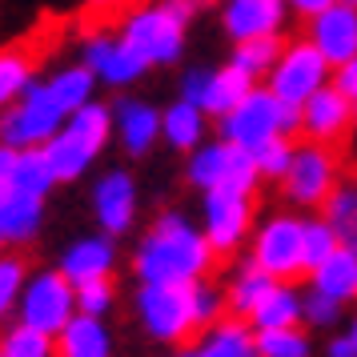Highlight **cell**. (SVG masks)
<instances>
[{
    "instance_id": "1",
    "label": "cell",
    "mask_w": 357,
    "mask_h": 357,
    "mask_svg": "<svg viewBox=\"0 0 357 357\" xmlns=\"http://www.w3.org/2000/svg\"><path fill=\"white\" fill-rule=\"evenodd\" d=\"M217 265L201 225L181 209H165L153 217L145 237L132 249V273L141 285H197Z\"/></svg>"
},
{
    "instance_id": "2",
    "label": "cell",
    "mask_w": 357,
    "mask_h": 357,
    "mask_svg": "<svg viewBox=\"0 0 357 357\" xmlns=\"http://www.w3.org/2000/svg\"><path fill=\"white\" fill-rule=\"evenodd\" d=\"M109 141H113V109L105 100H93L73 116H65V125L56 129V137L40 153H45L56 185H73L100 161Z\"/></svg>"
},
{
    "instance_id": "3",
    "label": "cell",
    "mask_w": 357,
    "mask_h": 357,
    "mask_svg": "<svg viewBox=\"0 0 357 357\" xmlns=\"http://www.w3.org/2000/svg\"><path fill=\"white\" fill-rule=\"evenodd\" d=\"M297 132H301L297 109L281 105L265 84L249 89V97L217 121V141L241 149V153H257L261 145H269V141H277V137L297 141Z\"/></svg>"
},
{
    "instance_id": "4",
    "label": "cell",
    "mask_w": 357,
    "mask_h": 357,
    "mask_svg": "<svg viewBox=\"0 0 357 357\" xmlns=\"http://www.w3.org/2000/svg\"><path fill=\"white\" fill-rule=\"evenodd\" d=\"M116 36L129 45L149 68H173L185 56V45H189V24L165 4V0H145L129 8L121 24H116Z\"/></svg>"
},
{
    "instance_id": "5",
    "label": "cell",
    "mask_w": 357,
    "mask_h": 357,
    "mask_svg": "<svg viewBox=\"0 0 357 357\" xmlns=\"http://www.w3.org/2000/svg\"><path fill=\"white\" fill-rule=\"evenodd\" d=\"M301 229H305V213H269L253 225L249 237V261L261 273L273 281H297L305 277V257H301Z\"/></svg>"
},
{
    "instance_id": "6",
    "label": "cell",
    "mask_w": 357,
    "mask_h": 357,
    "mask_svg": "<svg viewBox=\"0 0 357 357\" xmlns=\"http://www.w3.org/2000/svg\"><path fill=\"white\" fill-rule=\"evenodd\" d=\"M341 185V161L333 149L313 145V141H297L293 149L289 173L281 177V197L293 213H321L329 193Z\"/></svg>"
},
{
    "instance_id": "7",
    "label": "cell",
    "mask_w": 357,
    "mask_h": 357,
    "mask_svg": "<svg viewBox=\"0 0 357 357\" xmlns=\"http://www.w3.org/2000/svg\"><path fill=\"white\" fill-rule=\"evenodd\" d=\"M132 313L157 345H189L197 333L193 321V301H189V285H137L132 297Z\"/></svg>"
},
{
    "instance_id": "8",
    "label": "cell",
    "mask_w": 357,
    "mask_h": 357,
    "mask_svg": "<svg viewBox=\"0 0 357 357\" xmlns=\"http://www.w3.org/2000/svg\"><path fill=\"white\" fill-rule=\"evenodd\" d=\"M61 125H65V113H61V105L52 100L49 84L33 81L20 93L17 105H8V109L0 113V145L13 149V153L45 149L52 137H56Z\"/></svg>"
},
{
    "instance_id": "9",
    "label": "cell",
    "mask_w": 357,
    "mask_h": 357,
    "mask_svg": "<svg viewBox=\"0 0 357 357\" xmlns=\"http://www.w3.org/2000/svg\"><path fill=\"white\" fill-rule=\"evenodd\" d=\"M185 181L197 193H213V189H229V193H249L257 197V165L249 153L225 145V141H205L185 157Z\"/></svg>"
},
{
    "instance_id": "10",
    "label": "cell",
    "mask_w": 357,
    "mask_h": 357,
    "mask_svg": "<svg viewBox=\"0 0 357 357\" xmlns=\"http://www.w3.org/2000/svg\"><path fill=\"white\" fill-rule=\"evenodd\" d=\"M73 317H77V289L65 281V273L56 265L52 269H33L24 289H20L17 321L36 329V333L56 337Z\"/></svg>"
},
{
    "instance_id": "11",
    "label": "cell",
    "mask_w": 357,
    "mask_h": 357,
    "mask_svg": "<svg viewBox=\"0 0 357 357\" xmlns=\"http://www.w3.org/2000/svg\"><path fill=\"white\" fill-rule=\"evenodd\" d=\"M325 84H333V68L325 65L321 52L313 49L305 36L281 45V56H277L273 73L265 77V89L281 105H289V109H301L313 93H321Z\"/></svg>"
},
{
    "instance_id": "12",
    "label": "cell",
    "mask_w": 357,
    "mask_h": 357,
    "mask_svg": "<svg viewBox=\"0 0 357 357\" xmlns=\"http://www.w3.org/2000/svg\"><path fill=\"white\" fill-rule=\"evenodd\" d=\"M253 225H257V209L249 193H229V189L201 193V233L217 257H229L241 245H249Z\"/></svg>"
},
{
    "instance_id": "13",
    "label": "cell",
    "mask_w": 357,
    "mask_h": 357,
    "mask_svg": "<svg viewBox=\"0 0 357 357\" xmlns=\"http://www.w3.org/2000/svg\"><path fill=\"white\" fill-rule=\"evenodd\" d=\"M249 89H257V84L241 77L237 68H189L185 77H181V93L177 97L185 105H193L201 113L209 116V121H221L229 109H237L245 97H249Z\"/></svg>"
},
{
    "instance_id": "14",
    "label": "cell",
    "mask_w": 357,
    "mask_h": 357,
    "mask_svg": "<svg viewBox=\"0 0 357 357\" xmlns=\"http://www.w3.org/2000/svg\"><path fill=\"white\" fill-rule=\"evenodd\" d=\"M93 217H97V233L105 237H125L137 225V213H141V189H137V177L129 169H109L93 181Z\"/></svg>"
},
{
    "instance_id": "15",
    "label": "cell",
    "mask_w": 357,
    "mask_h": 357,
    "mask_svg": "<svg viewBox=\"0 0 357 357\" xmlns=\"http://www.w3.org/2000/svg\"><path fill=\"white\" fill-rule=\"evenodd\" d=\"M81 65L89 68V73L97 77V84H105V89H132L137 81L149 77V65L116 36V29L84 36Z\"/></svg>"
},
{
    "instance_id": "16",
    "label": "cell",
    "mask_w": 357,
    "mask_h": 357,
    "mask_svg": "<svg viewBox=\"0 0 357 357\" xmlns=\"http://www.w3.org/2000/svg\"><path fill=\"white\" fill-rule=\"evenodd\" d=\"M301 116V141H313V145H325V149H337L349 132H354V100L345 97L341 89L333 84H325L321 93H313V97L297 109Z\"/></svg>"
},
{
    "instance_id": "17",
    "label": "cell",
    "mask_w": 357,
    "mask_h": 357,
    "mask_svg": "<svg viewBox=\"0 0 357 357\" xmlns=\"http://www.w3.org/2000/svg\"><path fill=\"white\" fill-rule=\"evenodd\" d=\"M289 4L285 0H221V33L233 45L245 40H269L285 36Z\"/></svg>"
},
{
    "instance_id": "18",
    "label": "cell",
    "mask_w": 357,
    "mask_h": 357,
    "mask_svg": "<svg viewBox=\"0 0 357 357\" xmlns=\"http://www.w3.org/2000/svg\"><path fill=\"white\" fill-rule=\"evenodd\" d=\"M305 40L313 45V49L321 52V61L329 68H341L349 65L357 56V8H349V4H333V8H325V13H317L313 20H305Z\"/></svg>"
},
{
    "instance_id": "19",
    "label": "cell",
    "mask_w": 357,
    "mask_h": 357,
    "mask_svg": "<svg viewBox=\"0 0 357 357\" xmlns=\"http://www.w3.org/2000/svg\"><path fill=\"white\" fill-rule=\"evenodd\" d=\"M109 109H113V137L125 157H149L161 145V109L157 105H149L145 97H121Z\"/></svg>"
},
{
    "instance_id": "20",
    "label": "cell",
    "mask_w": 357,
    "mask_h": 357,
    "mask_svg": "<svg viewBox=\"0 0 357 357\" xmlns=\"http://www.w3.org/2000/svg\"><path fill=\"white\" fill-rule=\"evenodd\" d=\"M56 269L65 273V281L77 289V285H89V281H105L113 277L116 269V241L105 237V233H89V237H77L61 249V261Z\"/></svg>"
},
{
    "instance_id": "21",
    "label": "cell",
    "mask_w": 357,
    "mask_h": 357,
    "mask_svg": "<svg viewBox=\"0 0 357 357\" xmlns=\"http://www.w3.org/2000/svg\"><path fill=\"white\" fill-rule=\"evenodd\" d=\"M45 229V201L24 193H4L0 197V233H4V249H20L33 245Z\"/></svg>"
},
{
    "instance_id": "22",
    "label": "cell",
    "mask_w": 357,
    "mask_h": 357,
    "mask_svg": "<svg viewBox=\"0 0 357 357\" xmlns=\"http://www.w3.org/2000/svg\"><path fill=\"white\" fill-rule=\"evenodd\" d=\"M309 289L337 301L341 309L357 305V253L349 245H341L329 261H321L313 273H309Z\"/></svg>"
},
{
    "instance_id": "23",
    "label": "cell",
    "mask_w": 357,
    "mask_h": 357,
    "mask_svg": "<svg viewBox=\"0 0 357 357\" xmlns=\"http://www.w3.org/2000/svg\"><path fill=\"white\" fill-rule=\"evenodd\" d=\"M113 329L105 325V317L77 313L56 333V357H113Z\"/></svg>"
},
{
    "instance_id": "24",
    "label": "cell",
    "mask_w": 357,
    "mask_h": 357,
    "mask_svg": "<svg viewBox=\"0 0 357 357\" xmlns=\"http://www.w3.org/2000/svg\"><path fill=\"white\" fill-rule=\"evenodd\" d=\"M161 141L173 153H185L189 157L193 149H201L209 141V116L177 97L169 109H161Z\"/></svg>"
},
{
    "instance_id": "25",
    "label": "cell",
    "mask_w": 357,
    "mask_h": 357,
    "mask_svg": "<svg viewBox=\"0 0 357 357\" xmlns=\"http://www.w3.org/2000/svg\"><path fill=\"white\" fill-rule=\"evenodd\" d=\"M197 354L201 357H261L257 354V333L253 325L241 317H221L197 337Z\"/></svg>"
},
{
    "instance_id": "26",
    "label": "cell",
    "mask_w": 357,
    "mask_h": 357,
    "mask_svg": "<svg viewBox=\"0 0 357 357\" xmlns=\"http://www.w3.org/2000/svg\"><path fill=\"white\" fill-rule=\"evenodd\" d=\"M301 301H305V293L297 289L293 281H273V289L265 293L261 305L249 313L253 333H261V329H289V325H301Z\"/></svg>"
},
{
    "instance_id": "27",
    "label": "cell",
    "mask_w": 357,
    "mask_h": 357,
    "mask_svg": "<svg viewBox=\"0 0 357 357\" xmlns=\"http://www.w3.org/2000/svg\"><path fill=\"white\" fill-rule=\"evenodd\" d=\"M273 289V277L261 273L253 261H241L233 273H229L225 281V309L229 317H241V321H249V313L261 305V297Z\"/></svg>"
},
{
    "instance_id": "28",
    "label": "cell",
    "mask_w": 357,
    "mask_h": 357,
    "mask_svg": "<svg viewBox=\"0 0 357 357\" xmlns=\"http://www.w3.org/2000/svg\"><path fill=\"white\" fill-rule=\"evenodd\" d=\"M45 84H49L52 100L61 105V113H65V116H73L77 109H84V105H93V100H97V89H100L97 77H93L81 61H77V65L56 68Z\"/></svg>"
},
{
    "instance_id": "29",
    "label": "cell",
    "mask_w": 357,
    "mask_h": 357,
    "mask_svg": "<svg viewBox=\"0 0 357 357\" xmlns=\"http://www.w3.org/2000/svg\"><path fill=\"white\" fill-rule=\"evenodd\" d=\"M281 45L285 40H277V36H269V40H245V45H233V52H229V68H237L241 77H249L253 84H265V77L273 73L277 56H281Z\"/></svg>"
},
{
    "instance_id": "30",
    "label": "cell",
    "mask_w": 357,
    "mask_h": 357,
    "mask_svg": "<svg viewBox=\"0 0 357 357\" xmlns=\"http://www.w3.org/2000/svg\"><path fill=\"white\" fill-rule=\"evenodd\" d=\"M56 189V177H52L49 161L40 149H24L17 153V169H13V193H24V197H40L49 201V193Z\"/></svg>"
},
{
    "instance_id": "31",
    "label": "cell",
    "mask_w": 357,
    "mask_h": 357,
    "mask_svg": "<svg viewBox=\"0 0 357 357\" xmlns=\"http://www.w3.org/2000/svg\"><path fill=\"white\" fill-rule=\"evenodd\" d=\"M337 249H341L337 229L329 225L321 213H309V217H305V229H301V257H305V277L313 273L321 261L333 257Z\"/></svg>"
},
{
    "instance_id": "32",
    "label": "cell",
    "mask_w": 357,
    "mask_h": 357,
    "mask_svg": "<svg viewBox=\"0 0 357 357\" xmlns=\"http://www.w3.org/2000/svg\"><path fill=\"white\" fill-rule=\"evenodd\" d=\"M33 56L20 49H4L0 52V113L8 109V105H17L20 93L33 84Z\"/></svg>"
},
{
    "instance_id": "33",
    "label": "cell",
    "mask_w": 357,
    "mask_h": 357,
    "mask_svg": "<svg viewBox=\"0 0 357 357\" xmlns=\"http://www.w3.org/2000/svg\"><path fill=\"white\" fill-rule=\"evenodd\" d=\"M257 354L261 357H313V333H309L305 325L261 329L257 333Z\"/></svg>"
},
{
    "instance_id": "34",
    "label": "cell",
    "mask_w": 357,
    "mask_h": 357,
    "mask_svg": "<svg viewBox=\"0 0 357 357\" xmlns=\"http://www.w3.org/2000/svg\"><path fill=\"white\" fill-rule=\"evenodd\" d=\"M0 354L4 357H56V337L13 321V325H4V333H0Z\"/></svg>"
},
{
    "instance_id": "35",
    "label": "cell",
    "mask_w": 357,
    "mask_h": 357,
    "mask_svg": "<svg viewBox=\"0 0 357 357\" xmlns=\"http://www.w3.org/2000/svg\"><path fill=\"white\" fill-rule=\"evenodd\" d=\"M29 261L20 253H0V325L8 317H17V301H20V289L29 281Z\"/></svg>"
},
{
    "instance_id": "36",
    "label": "cell",
    "mask_w": 357,
    "mask_h": 357,
    "mask_svg": "<svg viewBox=\"0 0 357 357\" xmlns=\"http://www.w3.org/2000/svg\"><path fill=\"white\" fill-rule=\"evenodd\" d=\"M189 301H193V321H197V333H205L209 325H217L221 317H229L225 309V289L217 285V281H197L189 285Z\"/></svg>"
},
{
    "instance_id": "37",
    "label": "cell",
    "mask_w": 357,
    "mask_h": 357,
    "mask_svg": "<svg viewBox=\"0 0 357 357\" xmlns=\"http://www.w3.org/2000/svg\"><path fill=\"white\" fill-rule=\"evenodd\" d=\"M345 321V309L337 301H329L321 293L305 289V301H301V325H305L309 333H333L337 325Z\"/></svg>"
},
{
    "instance_id": "38",
    "label": "cell",
    "mask_w": 357,
    "mask_h": 357,
    "mask_svg": "<svg viewBox=\"0 0 357 357\" xmlns=\"http://www.w3.org/2000/svg\"><path fill=\"white\" fill-rule=\"evenodd\" d=\"M293 149H297V141H289V137H277V141H269V145H261L257 153H249V157H253V165H257V177L281 185V177L289 173Z\"/></svg>"
},
{
    "instance_id": "39",
    "label": "cell",
    "mask_w": 357,
    "mask_h": 357,
    "mask_svg": "<svg viewBox=\"0 0 357 357\" xmlns=\"http://www.w3.org/2000/svg\"><path fill=\"white\" fill-rule=\"evenodd\" d=\"M321 217L337 229V237H345L349 225L357 221V185H345V181H341L337 189L329 193V201L321 205Z\"/></svg>"
},
{
    "instance_id": "40",
    "label": "cell",
    "mask_w": 357,
    "mask_h": 357,
    "mask_svg": "<svg viewBox=\"0 0 357 357\" xmlns=\"http://www.w3.org/2000/svg\"><path fill=\"white\" fill-rule=\"evenodd\" d=\"M116 305V281L105 277V281H89V285H77V313H89V317H109Z\"/></svg>"
},
{
    "instance_id": "41",
    "label": "cell",
    "mask_w": 357,
    "mask_h": 357,
    "mask_svg": "<svg viewBox=\"0 0 357 357\" xmlns=\"http://www.w3.org/2000/svg\"><path fill=\"white\" fill-rule=\"evenodd\" d=\"M333 89H341L349 100H357V56L349 61V65L333 68Z\"/></svg>"
},
{
    "instance_id": "42",
    "label": "cell",
    "mask_w": 357,
    "mask_h": 357,
    "mask_svg": "<svg viewBox=\"0 0 357 357\" xmlns=\"http://www.w3.org/2000/svg\"><path fill=\"white\" fill-rule=\"evenodd\" d=\"M289 4V17H301V20H313L317 13H325V8H333L337 0H285Z\"/></svg>"
},
{
    "instance_id": "43",
    "label": "cell",
    "mask_w": 357,
    "mask_h": 357,
    "mask_svg": "<svg viewBox=\"0 0 357 357\" xmlns=\"http://www.w3.org/2000/svg\"><path fill=\"white\" fill-rule=\"evenodd\" d=\"M13 169H17V153L0 145V197L13 193Z\"/></svg>"
},
{
    "instance_id": "44",
    "label": "cell",
    "mask_w": 357,
    "mask_h": 357,
    "mask_svg": "<svg viewBox=\"0 0 357 357\" xmlns=\"http://www.w3.org/2000/svg\"><path fill=\"white\" fill-rule=\"evenodd\" d=\"M137 4H145V0H89L93 13H129Z\"/></svg>"
},
{
    "instance_id": "45",
    "label": "cell",
    "mask_w": 357,
    "mask_h": 357,
    "mask_svg": "<svg viewBox=\"0 0 357 357\" xmlns=\"http://www.w3.org/2000/svg\"><path fill=\"white\" fill-rule=\"evenodd\" d=\"M325 357H357V354H354V345H349L345 333H333V337L325 341Z\"/></svg>"
},
{
    "instance_id": "46",
    "label": "cell",
    "mask_w": 357,
    "mask_h": 357,
    "mask_svg": "<svg viewBox=\"0 0 357 357\" xmlns=\"http://www.w3.org/2000/svg\"><path fill=\"white\" fill-rule=\"evenodd\" d=\"M345 337H349V345H354V354H357V309H354V317H349V325H345Z\"/></svg>"
},
{
    "instance_id": "47",
    "label": "cell",
    "mask_w": 357,
    "mask_h": 357,
    "mask_svg": "<svg viewBox=\"0 0 357 357\" xmlns=\"http://www.w3.org/2000/svg\"><path fill=\"white\" fill-rule=\"evenodd\" d=\"M341 245H349V249H354V253H357V221H354V225H349V233L341 237Z\"/></svg>"
},
{
    "instance_id": "48",
    "label": "cell",
    "mask_w": 357,
    "mask_h": 357,
    "mask_svg": "<svg viewBox=\"0 0 357 357\" xmlns=\"http://www.w3.org/2000/svg\"><path fill=\"white\" fill-rule=\"evenodd\" d=\"M173 357H201V354H197V345H181V349H173Z\"/></svg>"
},
{
    "instance_id": "49",
    "label": "cell",
    "mask_w": 357,
    "mask_h": 357,
    "mask_svg": "<svg viewBox=\"0 0 357 357\" xmlns=\"http://www.w3.org/2000/svg\"><path fill=\"white\" fill-rule=\"evenodd\" d=\"M341 4H349V8H357V0H341Z\"/></svg>"
},
{
    "instance_id": "50",
    "label": "cell",
    "mask_w": 357,
    "mask_h": 357,
    "mask_svg": "<svg viewBox=\"0 0 357 357\" xmlns=\"http://www.w3.org/2000/svg\"><path fill=\"white\" fill-rule=\"evenodd\" d=\"M0 253H4V233H0Z\"/></svg>"
},
{
    "instance_id": "51",
    "label": "cell",
    "mask_w": 357,
    "mask_h": 357,
    "mask_svg": "<svg viewBox=\"0 0 357 357\" xmlns=\"http://www.w3.org/2000/svg\"><path fill=\"white\" fill-rule=\"evenodd\" d=\"M354 121H357V100H354Z\"/></svg>"
},
{
    "instance_id": "52",
    "label": "cell",
    "mask_w": 357,
    "mask_h": 357,
    "mask_svg": "<svg viewBox=\"0 0 357 357\" xmlns=\"http://www.w3.org/2000/svg\"><path fill=\"white\" fill-rule=\"evenodd\" d=\"M0 357H4V354H0Z\"/></svg>"
},
{
    "instance_id": "53",
    "label": "cell",
    "mask_w": 357,
    "mask_h": 357,
    "mask_svg": "<svg viewBox=\"0 0 357 357\" xmlns=\"http://www.w3.org/2000/svg\"><path fill=\"white\" fill-rule=\"evenodd\" d=\"M354 185H357V181H354Z\"/></svg>"
}]
</instances>
